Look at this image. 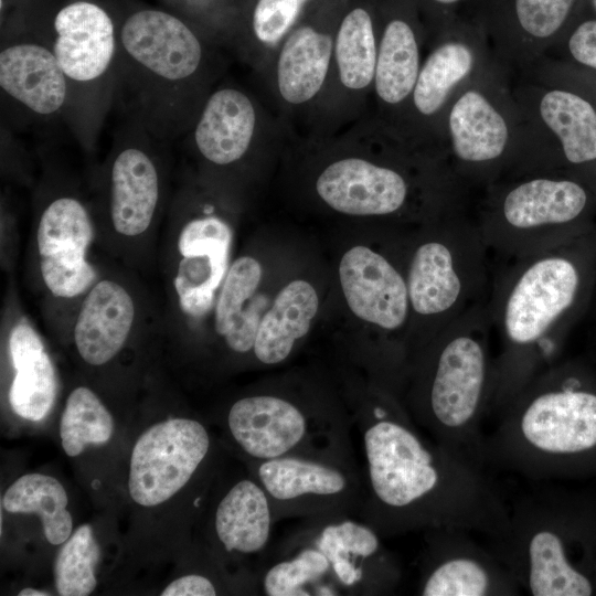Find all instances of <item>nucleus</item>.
<instances>
[{"label":"nucleus","mask_w":596,"mask_h":596,"mask_svg":"<svg viewBox=\"0 0 596 596\" xmlns=\"http://www.w3.org/2000/svg\"><path fill=\"white\" fill-rule=\"evenodd\" d=\"M540 114L557 136L563 160L581 167L596 162V109L577 94L553 89L544 94Z\"/></svg>","instance_id":"32"},{"label":"nucleus","mask_w":596,"mask_h":596,"mask_svg":"<svg viewBox=\"0 0 596 596\" xmlns=\"http://www.w3.org/2000/svg\"><path fill=\"white\" fill-rule=\"evenodd\" d=\"M318 307L317 291L308 281L296 279L286 285L262 317L253 348L255 358L266 365L284 362L297 340L308 333Z\"/></svg>","instance_id":"29"},{"label":"nucleus","mask_w":596,"mask_h":596,"mask_svg":"<svg viewBox=\"0 0 596 596\" xmlns=\"http://www.w3.org/2000/svg\"><path fill=\"white\" fill-rule=\"evenodd\" d=\"M507 263L488 297L499 339L488 415L499 414L562 359L568 337L588 315L596 286V225L558 246Z\"/></svg>","instance_id":"2"},{"label":"nucleus","mask_w":596,"mask_h":596,"mask_svg":"<svg viewBox=\"0 0 596 596\" xmlns=\"http://www.w3.org/2000/svg\"><path fill=\"white\" fill-rule=\"evenodd\" d=\"M67 494L55 478L28 473L17 479L2 497V507L11 513H36L46 540L53 545L64 543L72 534L73 519Z\"/></svg>","instance_id":"34"},{"label":"nucleus","mask_w":596,"mask_h":596,"mask_svg":"<svg viewBox=\"0 0 596 596\" xmlns=\"http://www.w3.org/2000/svg\"><path fill=\"white\" fill-rule=\"evenodd\" d=\"M577 0H480L482 14L493 28L543 42L567 23Z\"/></svg>","instance_id":"35"},{"label":"nucleus","mask_w":596,"mask_h":596,"mask_svg":"<svg viewBox=\"0 0 596 596\" xmlns=\"http://www.w3.org/2000/svg\"><path fill=\"white\" fill-rule=\"evenodd\" d=\"M488 299L460 313L429 341L412 364L406 409L433 439L488 468L481 430L493 377Z\"/></svg>","instance_id":"4"},{"label":"nucleus","mask_w":596,"mask_h":596,"mask_svg":"<svg viewBox=\"0 0 596 596\" xmlns=\"http://www.w3.org/2000/svg\"><path fill=\"white\" fill-rule=\"evenodd\" d=\"M377 36L370 12L356 7L340 21L334 36L332 66L321 102L319 124H341L373 91Z\"/></svg>","instance_id":"19"},{"label":"nucleus","mask_w":596,"mask_h":596,"mask_svg":"<svg viewBox=\"0 0 596 596\" xmlns=\"http://www.w3.org/2000/svg\"><path fill=\"white\" fill-rule=\"evenodd\" d=\"M594 10L596 11V0H590Z\"/></svg>","instance_id":"44"},{"label":"nucleus","mask_w":596,"mask_h":596,"mask_svg":"<svg viewBox=\"0 0 596 596\" xmlns=\"http://www.w3.org/2000/svg\"><path fill=\"white\" fill-rule=\"evenodd\" d=\"M137 136L125 137L109 171V214L118 234L139 236L151 225L160 200L155 156Z\"/></svg>","instance_id":"23"},{"label":"nucleus","mask_w":596,"mask_h":596,"mask_svg":"<svg viewBox=\"0 0 596 596\" xmlns=\"http://www.w3.org/2000/svg\"><path fill=\"white\" fill-rule=\"evenodd\" d=\"M339 277L356 317L387 332L404 328L411 312L406 275L384 255L364 245L354 246L342 256Z\"/></svg>","instance_id":"21"},{"label":"nucleus","mask_w":596,"mask_h":596,"mask_svg":"<svg viewBox=\"0 0 596 596\" xmlns=\"http://www.w3.org/2000/svg\"><path fill=\"white\" fill-rule=\"evenodd\" d=\"M594 190L576 178L532 177L501 190L477 224L489 252L501 258L539 253L596 225Z\"/></svg>","instance_id":"7"},{"label":"nucleus","mask_w":596,"mask_h":596,"mask_svg":"<svg viewBox=\"0 0 596 596\" xmlns=\"http://www.w3.org/2000/svg\"><path fill=\"white\" fill-rule=\"evenodd\" d=\"M485 439L489 468L533 481L596 477V362L560 359L498 414Z\"/></svg>","instance_id":"3"},{"label":"nucleus","mask_w":596,"mask_h":596,"mask_svg":"<svg viewBox=\"0 0 596 596\" xmlns=\"http://www.w3.org/2000/svg\"><path fill=\"white\" fill-rule=\"evenodd\" d=\"M488 254L477 222L458 207L413 249L406 270L411 311L433 323L434 336L488 299Z\"/></svg>","instance_id":"8"},{"label":"nucleus","mask_w":596,"mask_h":596,"mask_svg":"<svg viewBox=\"0 0 596 596\" xmlns=\"http://www.w3.org/2000/svg\"><path fill=\"white\" fill-rule=\"evenodd\" d=\"M100 550L89 524L78 526L60 549L54 564L55 587L61 596H87L97 581Z\"/></svg>","instance_id":"37"},{"label":"nucleus","mask_w":596,"mask_h":596,"mask_svg":"<svg viewBox=\"0 0 596 596\" xmlns=\"http://www.w3.org/2000/svg\"><path fill=\"white\" fill-rule=\"evenodd\" d=\"M437 13L449 15L451 11L465 0H426Z\"/></svg>","instance_id":"41"},{"label":"nucleus","mask_w":596,"mask_h":596,"mask_svg":"<svg viewBox=\"0 0 596 596\" xmlns=\"http://www.w3.org/2000/svg\"><path fill=\"white\" fill-rule=\"evenodd\" d=\"M263 269L251 256L238 257L230 267L215 304V331L236 353L253 351L268 300L257 294Z\"/></svg>","instance_id":"25"},{"label":"nucleus","mask_w":596,"mask_h":596,"mask_svg":"<svg viewBox=\"0 0 596 596\" xmlns=\"http://www.w3.org/2000/svg\"><path fill=\"white\" fill-rule=\"evenodd\" d=\"M308 0H257L251 20V42L241 52L260 71L275 49L296 25Z\"/></svg>","instance_id":"38"},{"label":"nucleus","mask_w":596,"mask_h":596,"mask_svg":"<svg viewBox=\"0 0 596 596\" xmlns=\"http://www.w3.org/2000/svg\"><path fill=\"white\" fill-rule=\"evenodd\" d=\"M308 520L301 530L329 558L340 595H386L396 588L401 566L372 525L345 514Z\"/></svg>","instance_id":"14"},{"label":"nucleus","mask_w":596,"mask_h":596,"mask_svg":"<svg viewBox=\"0 0 596 596\" xmlns=\"http://www.w3.org/2000/svg\"><path fill=\"white\" fill-rule=\"evenodd\" d=\"M117 42L116 78L141 125L153 134L191 126L211 63L199 35L171 13L145 9L125 20Z\"/></svg>","instance_id":"6"},{"label":"nucleus","mask_w":596,"mask_h":596,"mask_svg":"<svg viewBox=\"0 0 596 596\" xmlns=\"http://www.w3.org/2000/svg\"><path fill=\"white\" fill-rule=\"evenodd\" d=\"M19 596H50V594L34 588H23L20 590Z\"/></svg>","instance_id":"42"},{"label":"nucleus","mask_w":596,"mask_h":596,"mask_svg":"<svg viewBox=\"0 0 596 596\" xmlns=\"http://www.w3.org/2000/svg\"><path fill=\"white\" fill-rule=\"evenodd\" d=\"M587 316H593V318L596 320V286H595V291H594L592 305H590V308H589V311H588Z\"/></svg>","instance_id":"43"},{"label":"nucleus","mask_w":596,"mask_h":596,"mask_svg":"<svg viewBox=\"0 0 596 596\" xmlns=\"http://www.w3.org/2000/svg\"><path fill=\"white\" fill-rule=\"evenodd\" d=\"M9 351L15 374L9 402L20 417L39 422L51 411L56 396L54 365L36 331L18 322L9 336Z\"/></svg>","instance_id":"27"},{"label":"nucleus","mask_w":596,"mask_h":596,"mask_svg":"<svg viewBox=\"0 0 596 596\" xmlns=\"http://www.w3.org/2000/svg\"><path fill=\"white\" fill-rule=\"evenodd\" d=\"M469 531H425L417 594L423 596H515L522 588L509 568Z\"/></svg>","instance_id":"11"},{"label":"nucleus","mask_w":596,"mask_h":596,"mask_svg":"<svg viewBox=\"0 0 596 596\" xmlns=\"http://www.w3.org/2000/svg\"><path fill=\"white\" fill-rule=\"evenodd\" d=\"M214 584L200 574H189L171 582L162 592V596H214Z\"/></svg>","instance_id":"40"},{"label":"nucleus","mask_w":596,"mask_h":596,"mask_svg":"<svg viewBox=\"0 0 596 596\" xmlns=\"http://www.w3.org/2000/svg\"><path fill=\"white\" fill-rule=\"evenodd\" d=\"M53 32L46 45L68 82L67 111L77 117L84 106V93H103L105 83L116 78L117 33L110 15L89 1H75L60 9Z\"/></svg>","instance_id":"13"},{"label":"nucleus","mask_w":596,"mask_h":596,"mask_svg":"<svg viewBox=\"0 0 596 596\" xmlns=\"http://www.w3.org/2000/svg\"><path fill=\"white\" fill-rule=\"evenodd\" d=\"M360 433L361 512L381 535L455 528L489 539L508 529L509 505L488 468L424 432L394 395L368 405Z\"/></svg>","instance_id":"1"},{"label":"nucleus","mask_w":596,"mask_h":596,"mask_svg":"<svg viewBox=\"0 0 596 596\" xmlns=\"http://www.w3.org/2000/svg\"><path fill=\"white\" fill-rule=\"evenodd\" d=\"M190 130L199 156L217 167L238 163L263 139L283 137L262 103L236 85H221L207 94Z\"/></svg>","instance_id":"15"},{"label":"nucleus","mask_w":596,"mask_h":596,"mask_svg":"<svg viewBox=\"0 0 596 596\" xmlns=\"http://www.w3.org/2000/svg\"><path fill=\"white\" fill-rule=\"evenodd\" d=\"M315 189L329 207L355 216L394 215L405 207L411 193L401 171L359 155L328 163Z\"/></svg>","instance_id":"18"},{"label":"nucleus","mask_w":596,"mask_h":596,"mask_svg":"<svg viewBox=\"0 0 596 596\" xmlns=\"http://www.w3.org/2000/svg\"><path fill=\"white\" fill-rule=\"evenodd\" d=\"M568 51L579 64L596 70V20L581 22L568 39Z\"/></svg>","instance_id":"39"},{"label":"nucleus","mask_w":596,"mask_h":596,"mask_svg":"<svg viewBox=\"0 0 596 596\" xmlns=\"http://www.w3.org/2000/svg\"><path fill=\"white\" fill-rule=\"evenodd\" d=\"M416 29L405 17L386 20L377 38L373 93L383 107H395L411 97L421 70Z\"/></svg>","instance_id":"31"},{"label":"nucleus","mask_w":596,"mask_h":596,"mask_svg":"<svg viewBox=\"0 0 596 596\" xmlns=\"http://www.w3.org/2000/svg\"><path fill=\"white\" fill-rule=\"evenodd\" d=\"M275 521L272 502L260 483L242 479L217 503L214 529L227 553L255 555L267 547Z\"/></svg>","instance_id":"28"},{"label":"nucleus","mask_w":596,"mask_h":596,"mask_svg":"<svg viewBox=\"0 0 596 596\" xmlns=\"http://www.w3.org/2000/svg\"><path fill=\"white\" fill-rule=\"evenodd\" d=\"M473 61L469 44L461 39L438 44L421 65L408 99L416 114L429 118L438 113L451 89L469 75Z\"/></svg>","instance_id":"33"},{"label":"nucleus","mask_w":596,"mask_h":596,"mask_svg":"<svg viewBox=\"0 0 596 596\" xmlns=\"http://www.w3.org/2000/svg\"><path fill=\"white\" fill-rule=\"evenodd\" d=\"M336 31L296 23L259 71L286 118L317 119L331 73Z\"/></svg>","instance_id":"16"},{"label":"nucleus","mask_w":596,"mask_h":596,"mask_svg":"<svg viewBox=\"0 0 596 596\" xmlns=\"http://www.w3.org/2000/svg\"><path fill=\"white\" fill-rule=\"evenodd\" d=\"M232 230L221 217L204 215L185 223L178 237L180 260L173 279L181 310L206 315L228 270Z\"/></svg>","instance_id":"20"},{"label":"nucleus","mask_w":596,"mask_h":596,"mask_svg":"<svg viewBox=\"0 0 596 596\" xmlns=\"http://www.w3.org/2000/svg\"><path fill=\"white\" fill-rule=\"evenodd\" d=\"M136 308L120 284L103 279L87 291L74 326V342L91 365L109 362L125 345L134 326Z\"/></svg>","instance_id":"24"},{"label":"nucleus","mask_w":596,"mask_h":596,"mask_svg":"<svg viewBox=\"0 0 596 596\" xmlns=\"http://www.w3.org/2000/svg\"><path fill=\"white\" fill-rule=\"evenodd\" d=\"M490 550L533 596L596 595V494L542 487L509 507Z\"/></svg>","instance_id":"5"},{"label":"nucleus","mask_w":596,"mask_h":596,"mask_svg":"<svg viewBox=\"0 0 596 596\" xmlns=\"http://www.w3.org/2000/svg\"><path fill=\"white\" fill-rule=\"evenodd\" d=\"M267 596H334L340 592L326 554L302 530L290 536L262 577Z\"/></svg>","instance_id":"30"},{"label":"nucleus","mask_w":596,"mask_h":596,"mask_svg":"<svg viewBox=\"0 0 596 596\" xmlns=\"http://www.w3.org/2000/svg\"><path fill=\"white\" fill-rule=\"evenodd\" d=\"M93 237L91 216L78 199L63 195L45 206L36 246L41 276L53 296L74 298L95 284V269L86 259Z\"/></svg>","instance_id":"17"},{"label":"nucleus","mask_w":596,"mask_h":596,"mask_svg":"<svg viewBox=\"0 0 596 596\" xmlns=\"http://www.w3.org/2000/svg\"><path fill=\"white\" fill-rule=\"evenodd\" d=\"M206 428L190 418H171L149 427L130 458L128 489L143 507L166 502L192 478L210 450Z\"/></svg>","instance_id":"12"},{"label":"nucleus","mask_w":596,"mask_h":596,"mask_svg":"<svg viewBox=\"0 0 596 596\" xmlns=\"http://www.w3.org/2000/svg\"><path fill=\"white\" fill-rule=\"evenodd\" d=\"M2 94L39 117L67 111V78L52 50L41 41H18L1 47Z\"/></svg>","instance_id":"22"},{"label":"nucleus","mask_w":596,"mask_h":596,"mask_svg":"<svg viewBox=\"0 0 596 596\" xmlns=\"http://www.w3.org/2000/svg\"><path fill=\"white\" fill-rule=\"evenodd\" d=\"M113 432V417L98 396L85 386L74 389L60 422V437L65 454L76 457L88 445L106 444Z\"/></svg>","instance_id":"36"},{"label":"nucleus","mask_w":596,"mask_h":596,"mask_svg":"<svg viewBox=\"0 0 596 596\" xmlns=\"http://www.w3.org/2000/svg\"><path fill=\"white\" fill-rule=\"evenodd\" d=\"M226 424L234 441L255 461L289 455L353 459L350 422L319 417L279 395L237 400Z\"/></svg>","instance_id":"9"},{"label":"nucleus","mask_w":596,"mask_h":596,"mask_svg":"<svg viewBox=\"0 0 596 596\" xmlns=\"http://www.w3.org/2000/svg\"><path fill=\"white\" fill-rule=\"evenodd\" d=\"M451 147L467 170L494 167L505 151L509 129L504 118L478 91H467L448 117Z\"/></svg>","instance_id":"26"},{"label":"nucleus","mask_w":596,"mask_h":596,"mask_svg":"<svg viewBox=\"0 0 596 596\" xmlns=\"http://www.w3.org/2000/svg\"><path fill=\"white\" fill-rule=\"evenodd\" d=\"M255 479L266 491L276 521L347 515L361 507V479L353 459L289 455L256 461Z\"/></svg>","instance_id":"10"}]
</instances>
